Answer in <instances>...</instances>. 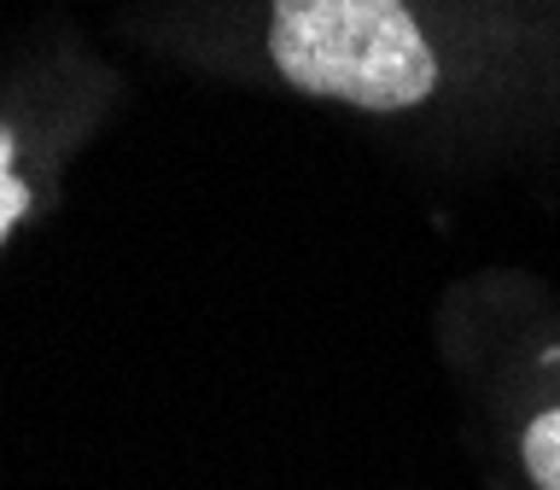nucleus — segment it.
<instances>
[{"label": "nucleus", "instance_id": "1", "mask_svg": "<svg viewBox=\"0 0 560 490\" xmlns=\"http://www.w3.org/2000/svg\"><path fill=\"white\" fill-rule=\"evenodd\" d=\"M105 42L409 147L560 140V0H117Z\"/></svg>", "mask_w": 560, "mask_h": 490}, {"label": "nucleus", "instance_id": "2", "mask_svg": "<svg viewBox=\"0 0 560 490\" xmlns=\"http://www.w3.org/2000/svg\"><path fill=\"white\" fill-rule=\"evenodd\" d=\"M542 392L520 402L508 420V462L525 490H560V350L549 339L532 345V368H525Z\"/></svg>", "mask_w": 560, "mask_h": 490}]
</instances>
